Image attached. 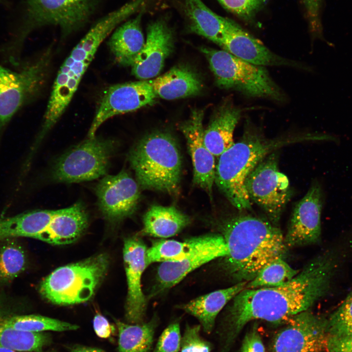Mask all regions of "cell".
Wrapping results in <instances>:
<instances>
[{
    "mask_svg": "<svg viewBox=\"0 0 352 352\" xmlns=\"http://www.w3.org/2000/svg\"><path fill=\"white\" fill-rule=\"evenodd\" d=\"M139 187L125 170L103 176L95 187V193L99 209L104 218L113 223L132 215L139 200Z\"/></svg>",
    "mask_w": 352,
    "mask_h": 352,
    "instance_id": "14",
    "label": "cell"
},
{
    "mask_svg": "<svg viewBox=\"0 0 352 352\" xmlns=\"http://www.w3.org/2000/svg\"><path fill=\"white\" fill-rule=\"evenodd\" d=\"M242 113V109L232 101H225L204 131L205 145L215 156L219 157L234 143L233 133Z\"/></svg>",
    "mask_w": 352,
    "mask_h": 352,
    "instance_id": "22",
    "label": "cell"
},
{
    "mask_svg": "<svg viewBox=\"0 0 352 352\" xmlns=\"http://www.w3.org/2000/svg\"><path fill=\"white\" fill-rule=\"evenodd\" d=\"M247 282L203 295L180 305L178 308L196 317L206 333L212 332L216 319L224 307L245 288Z\"/></svg>",
    "mask_w": 352,
    "mask_h": 352,
    "instance_id": "23",
    "label": "cell"
},
{
    "mask_svg": "<svg viewBox=\"0 0 352 352\" xmlns=\"http://www.w3.org/2000/svg\"><path fill=\"white\" fill-rule=\"evenodd\" d=\"M191 246L189 238L183 242L166 239L155 241L146 250L147 265L180 260L189 253Z\"/></svg>",
    "mask_w": 352,
    "mask_h": 352,
    "instance_id": "34",
    "label": "cell"
},
{
    "mask_svg": "<svg viewBox=\"0 0 352 352\" xmlns=\"http://www.w3.org/2000/svg\"><path fill=\"white\" fill-rule=\"evenodd\" d=\"M124 20L120 10L110 12L99 20L72 49L53 85L36 145L64 113L101 44Z\"/></svg>",
    "mask_w": 352,
    "mask_h": 352,
    "instance_id": "4",
    "label": "cell"
},
{
    "mask_svg": "<svg viewBox=\"0 0 352 352\" xmlns=\"http://www.w3.org/2000/svg\"><path fill=\"white\" fill-rule=\"evenodd\" d=\"M147 249L137 236L125 240L123 255L128 287L125 318L131 324L142 323L146 312L147 300L142 291L141 279L148 266Z\"/></svg>",
    "mask_w": 352,
    "mask_h": 352,
    "instance_id": "17",
    "label": "cell"
},
{
    "mask_svg": "<svg viewBox=\"0 0 352 352\" xmlns=\"http://www.w3.org/2000/svg\"><path fill=\"white\" fill-rule=\"evenodd\" d=\"M115 148L113 140L87 137L57 159L52 177L58 182L76 183L103 177L107 175Z\"/></svg>",
    "mask_w": 352,
    "mask_h": 352,
    "instance_id": "8",
    "label": "cell"
},
{
    "mask_svg": "<svg viewBox=\"0 0 352 352\" xmlns=\"http://www.w3.org/2000/svg\"><path fill=\"white\" fill-rule=\"evenodd\" d=\"M219 45L235 57L263 66H288L303 68L302 65L270 50L260 40L231 21Z\"/></svg>",
    "mask_w": 352,
    "mask_h": 352,
    "instance_id": "19",
    "label": "cell"
},
{
    "mask_svg": "<svg viewBox=\"0 0 352 352\" xmlns=\"http://www.w3.org/2000/svg\"><path fill=\"white\" fill-rule=\"evenodd\" d=\"M27 264L24 248L17 238L0 241V284L11 283L23 272Z\"/></svg>",
    "mask_w": 352,
    "mask_h": 352,
    "instance_id": "30",
    "label": "cell"
},
{
    "mask_svg": "<svg viewBox=\"0 0 352 352\" xmlns=\"http://www.w3.org/2000/svg\"><path fill=\"white\" fill-rule=\"evenodd\" d=\"M31 21L35 25H54L67 35L85 24L97 0H26Z\"/></svg>",
    "mask_w": 352,
    "mask_h": 352,
    "instance_id": "15",
    "label": "cell"
},
{
    "mask_svg": "<svg viewBox=\"0 0 352 352\" xmlns=\"http://www.w3.org/2000/svg\"><path fill=\"white\" fill-rule=\"evenodd\" d=\"M156 97L150 81L117 84L109 87L100 99L87 137L95 136L98 128L109 119L152 104Z\"/></svg>",
    "mask_w": 352,
    "mask_h": 352,
    "instance_id": "13",
    "label": "cell"
},
{
    "mask_svg": "<svg viewBox=\"0 0 352 352\" xmlns=\"http://www.w3.org/2000/svg\"><path fill=\"white\" fill-rule=\"evenodd\" d=\"M336 266L332 254H324L283 285L243 289L231 300L227 309L223 350L227 351L251 321L279 322L308 310L328 292Z\"/></svg>",
    "mask_w": 352,
    "mask_h": 352,
    "instance_id": "1",
    "label": "cell"
},
{
    "mask_svg": "<svg viewBox=\"0 0 352 352\" xmlns=\"http://www.w3.org/2000/svg\"><path fill=\"white\" fill-rule=\"evenodd\" d=\"M241 139L220 155L215 183L230 203L240 211L251 208L246 180L258 164L280 148L296 143L321 140V134L305 133L267 138L254 126L245 125Z\"/></svg>",
    "mask_w": 352,
    "mask_h": 352,
    "instance_id": "3",
    "label": "cell"
},
{
    "mask_svg": "<svg viewBox=\"0 0 352 352\" xmlns=\"http://www.w3.org/2000/svg\"><path fill=\"white\" fill-rule=\"evenodd\" d=\"M203 115V110H193L190 118L180 128L186 138L192 161L193 182L212 198L216 165L215 156L204 142Z\"/></svg>",
    "mask_w": 352,
    "mask_h": 352,
    "instance_id": "18",
    "label": "cell"
},
{
    "mask_svg": "<svg viewBox=\"0 0 352 352\" xmlns=\"http://www.w3.org/2000/svg\"><path fill=\"white\" fill-rule=\"evenodd\" d=\"M323 192L320 184L314 182L293 210L285 242L287 248L317 242L320 238Z\"/></svg>",
    "mask_w": 352,
    "mask_h": 352,
    "instance_id": "16",
    "label": "cell"
},
{
    "mask_svg": "<svg viewBox=\"0 0 352 352\" xmlns=\"http://www.w3.org/2000/svg\"><path fill=\"white\" fill-rule=\"evenodd\" d=\"M129 160L140 188L169 194L178 191L182 157L170 134L157 132L143 137L130 151Z\"/></svg>",
    "mask_w": 352,
    "mask_h": 352,
    "instance_id": "5",
    "label": "cell"
},
{
    "mask_svg": "<svg viewBox=\"0 0 352 352\" xmlns=\"http://www.w3.org/2000/svg\"><path fill=\"white\" fill-rule=\"evenodd\" d=\"M191 222L190 217L174 206H151L143 218L141 234L167 238L179 233Z\"/></svg>",
    "mask_w": 352,
    "mask_h": 352,
    "instance_id": "26",
    "label": "cell"
},
{
    "mask_svg": "<svg viewBox=\"0 0 352 352\" xmlns=\"http://www.w3.org/2000/svg\"><path fill=\"white\" fill-rule=\"evenodd\" d=\"M201 51L219 87L234 89L249 97L285 101L284 93L264 66L246 62L224 50L203 47Z\"/></svg>",
    "mask_w": 352,
    "mask_h": 352,
    "instance_id": "7",
    "label": "cell"
},
{
    "mask_svg": "<svg viewBox=\"0 0 352 352\" xmlns=\"http://www.w3.org/2000/svg\"><path fill=\"white\" fill-rule=\"evenodd\" d=\"M118 331L119 352H149L157 326L156 317L145 323L126 324L115 320Z\"/></svg>",
    "mask_w": 352,
    "mask_h": 352,
    "instance_id": "29",
    "label": "cell"
},
{
    "mask_svg": "<svg viewBox=\"0 0 352 352\" xmlns=\"http://www.w3.org/2000/svg\"><path fill=\"white\" fill-rule=\"evenodd\" d=\"M191 246L182 259L162 262L157 269L155 283L150 297L169 289L198 268L228 254L227 244L221 234L211 233L189 238Z\"/></svg>",
    "mask_w": 352,
    "mask_h": 352,
    "instance_id": "11",
    "label": "cell"
},
{
    "mask_svg": "<svg viewBox=\"0 0 352 352\" xmlns=\"http://www.w3.org/2000/svg\"><path fill=\"white\" fill-rule=\"evenodd\" d=\"M286 321V325L274 339L272 352L325 351L328 338L327 320L307 310Z\"/></svg>",
    "mask_w": 352,
    "mask_h": 352,
    "instance_id": "12",
    "label": "cell"
},
{
    "mask_svg": "<svg viewBox=\"0 0 352 352\" xmlns=\"http://www.w3.org/2000/svg\"><path fill=\"white\" fill-rule=\"evenodd\" d=\"M220 226L228 250L224 268L238 283L249 282L267 263L286 254L285 237L268 220L239 215Z\"/></svg>",
    "mask_w": 352,
    "mask_h": 352,
    "instance_id": "2",
    "label": "cell"
},
{
    "mask_svg": "<svg viewBox=\"0 0 352 352\" xmlns=\"http://www.w3.org/2000/svg\"><path fill=\"white\" fill-rule=\"evenodd\" d=\"M93 326L96 334L102 338L110 337L114 330L108 320L102 315L97 314L93 320Z\"/></svg>",
    "mask_w": 352,
    "mask_h": 352,
    "instance_id": "42",
    "label": "cell"
},
{
    "mask_svg": "<svg viewBox=\"0 0 352 352\" xmlns=\"http://www.w3.org/2000/svg\"><path fill=\"white\" fill-rule=\"evenodd\" d=\"M263 0H218L226 9L245 20H249L254 17Z\"/></svg>",
    "mask_w": 352,
    "mask_h": 352,
    "instance_id": "38",
    "label": "cell"
},
{
    "mask_svg": "<svg viewBox=\"0 0 352 352\" xmlns=\"http://www.w3.org/2000/svg\"><path fill=\"white\" fill-rule=\"evenodd\" d=\"M277 151L267 155L248 176L245 187L251 201L277 226L292 191L287 177L279 170Z\"/></svg>",
    "mask_w": 352,
    "mask_h": 352,
    "instance_id": "9",
    "label": "cell"
},
{
    "mask_svg": "<svg viewBox=\"0 0 352 352\" xmlns=\"http://www.w3.org/2000/svg\"><path fill=\"white\" fill-rule=\"evenodd\" d=\"M150 82L156 96L166 100L196 95L202 88L198 75L184 66H174Z\"/></svg>",
    "mask_w": 352,
    "mask_h": 352,
    "instance_id": "25",
    "label": "cell"
},
{
    "mask_svg": "<svg viewBox=\"0 0 352 352\" xmlns=\"http://www.w3.org/2000/svg\"><path fill=\"white\" fill-rule=\"evenodd\" d=\"M304 3L310 27L312 32L321 36L322 27L320 19V9L321 0H303Z\"/></svg>",
    "mask_w": 352,
    "mask_h": 352,
    "instance_id": "39",
    "label": "cell"
},
{
    "mask_svg": "<svg viewBox=\"0 0 352 352\" xmlns=\"http://www.w3.org/2000/svg\"><path fill=\"white\" fill-rule=\"evenodd\" d=\"M71 352H105L100 349L84 346H78L73 348Z\"/></svg>",
    "mask_w": 352,
    "mask_h": 352,
    "instance_id": "43",
    "label": "cell"
},
{
    "mask_svg": "<svg viewBox=\"0 0 352 352\" xmlns=\"http://www.w3.org/2000/svg\"><path fill=\"white\" fill-rule=\"evenodd\" d=\"M88 216L81 202L57 210L47 227L38 240L54 245L75 241L87 228Z\"/></svg>",
    "mask_w": 352,
    "mask_h": 352,
    "instance_id": "21",
    "label": "cell"
},
{
    "mask_svg": "<svg viewBox=\"0 0 352 352\" xmlns=\"http://www.w3.org/2000/svg\"><path fill=\"white\" fill-rule=\"evenodd\" d=\"M0 352H17L16 351L4 347H0Z\"/></svg>",
    "mask_w": 352,
    "mask_h": 352,
    "instance_id": "44",
    "label": "cell"
},
{
    "mask_svg": "<svg viewBox=\"0 0 352 352\" xmlns=\"http://www.w3.org/2000/svg\"><path fill=\"white\" fill-rule=\"evenodd\" d=\"M143 11L116 28L108 42L109 48L119 65L132 66L142 50L145 40L141 22Z\"/></svg>",
    "mask_w": 352,
    "mask_h": 352,
    "instance_id": "24",
    "label": "cell"
},
{
    "mask_svg": "<svg viewBox=\"0 0 352 352\" xmlns=\"http://www.w3.org/2000/svg\"><path fill=\"white\" fill-rule=\"evenodd\" d=\"M181 337L179 323L170 324L159 337L154 352H178Z\"/></svg>",
    "mask_w": 352,
    "mask_h": 352,
    "instance_id": "37",
    "label": "cell"
},
{
    "mask_svg": "<svg viewBox=\"0 0 352 352\" xmlns=\"http://www.w3.org/2000/svg\"><path fill=\"white\" fill-rule=\"evenodd\" d=\"M190 30L219 44L231 20L210 10L201 0H183Z\"/></svg>",
    "mask_w": 352,
    "mask_h": 352,
    "instance_id": "27",
    "label": "cell"
},
{
    "mask_svg": "<svg viewBox=\"0 0 352 352\" xmlns=\"http://www.w3.org/2000/svg\"><path fill=\"white\" fill-rule=\"evenodd\" d=\"M327 331L330 336L352 335V290L327 320Z\"/></svg>",
    "mask_w": 352,
    "mask_h": 352,
    "instance_id": "35",
    "label": "cell"
},
{
    "mask_svg": "<svg viewBox=\"0 0 352 352\" xmlns=\"http://www.w3.org/2000/svg\"><path fill=\"white\" fill-rule=\"evenodd\" d=\"M241 352H265L262 339L255 327L254 326L245 335L242 341Z\"/></svg>",
    "mask_w": 352,
    "mask_h": 352,
    "instance_id": "41",
    "label": "cell"
},
{
    "mask_svg": "<svg viewBox=\"0 0 352 352\" xmlns=\"http://www.w3.org/2000/svg\"><path fill=\"white\" fill-rule=\"evenodd\" d=\"M52 217L49 210H38L8 218H0V241L7 238L38 239Z\"/></svg>",
    "mask_w": 352,
    "mask_h": 352,
    "instance_id": "28",
    "label": "cell"
},
{
    "mask_svg": "<svg viewBox=\"0 0 352 352\" xmlns=\"http://www.w3.org/2000/svg\"><path fill=\"white\" fill-rule=\"evenodd\" d=\"M299 272L284 258H278L265 264L252 280L247 282L245 288L280 286L292 279Z\"/></svg>",
    "mask_w": 352,
    "mask_h": 352,
    "instance_id": "33",
    "label": "cell"
},
{
    "mask_svg": "<svg viewBox=\"0 0 352 352\" xmlns=\"http://www.w3.org/2000/svg\"><path fill=\"white\" fill-rule=\"evenodd\" d=\"M105 254L61 266L40 283V294L51 303L67 306L89 300L105 278L109 265Z\"/></svg>",
    "mask_w": 352,
    "mask_h": 352,
    "instance_id": "6",
    "label": "cell"
},
{
    "mask_svg": "<svg viewBox=\"0 0 352 352\" xmlns=\"http://www.w3.org/2000/svg\"><path fill=\"white\" fill-rule=\"evenodd\" d=\"M4 312L0 310V347L17 352H40L48 342L46 334L18 330L5 327L3 324Z\"/></svg>",
    "mask_w": 352,
    "mask_h": 352,
    "instance_id": "31",
    "label": "cell"
},
{
    "mask_svg": "<svg viewBox=\"0 0 352 352\" xmlns=\"http://www.w3.org/2000/svg\"><path fill=\"white\" fill-rule=\"evenodd\" d=\"M3 324L14 330L40 332L46 330L65 331L76 330L79 327L61 320L40 315H8L4 313Z\"/></svg>",
    "mask_w": 352,
    "mask_h": 352,
    "instance_id": "32",
    "label": "cell"
},
{
    "mask_svg": "<svg viewBox=\"0 0 352 352\" xmlns=\"http://www.w3.org/2000/svg\"><path fill=\"white\" fill-rule=\"evenodd\" d=\"M326 352H352V335H328Z\"/></svg>",
    "mask_w": 352,
    "mask_h": 352,
    "instance_id": "40",
    "label": "cell"
},
{
    "mask_svg": "<svg viewBox=\"0 0 352 352\" xmlns=\"http://www.w3.org/2000/svg\"><path fill=\"white\" fill-rule=\"evenodd\" d=\"M173 47V32L166 22L160 19L151 22L144 47L131 66L132 74L141 80L156 77Z\"/></svg>",
    "mask_w": 352,
    "mask_h": 352,
    "instance_id": "20",
    "label": "cell"
},
{
    "mask_svg": "<svg viewBox=\"0 0 352 352\" xmlns=\"http://www.w3.org/2000/svg\"><path fill=\"white\" fill-rule=\"evenodd\" d=\"M200 325H187L181 337L180 352H210L211 344L200 334Z\"/></svg>",
    "mask_w": 352,
    "mask_h": 352,
    "instance_id": "36",
    "label": "cell"
},
{
    "mask_svg": "<svg viewBox=\"0 0 352 352\" xmlns=\"http://www.w3.org/2000/svg\"><path fill=\"white\" fill-rule=\"evenodd\" d=\"M50 52L46 51L18 71L0 65V128L43 86L49 66Z\"/></svg>",
    "mask_w": 352,
    "mask_h": 352,
    "instance_id": "10",
    "label": "cell"
}]
</instances>
